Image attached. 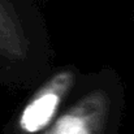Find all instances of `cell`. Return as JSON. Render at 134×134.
<instances>
[{
  "label": "cell",
  "mask_w": 134,
  "mask_h": 134,
  "mask_svg": "<svg viewBox=\"0 0 134 134\" xmlns=\"http://www.w3.org/2000/svg\"><path fill=\"white\" fill-rule=\"evenodd\" d=\"M49 61V38L35 1L0 0V85L41 82Z\"/></svg>",
  "instance_id": "1"
},
{
  "label": "cell",
  "mask_w": 134,
  "mask_h": 134,
  "mask_svg": "<svg viewBox=\"0 0 134 134\" xmlns=\"http://www.w3.org/2000/svg\"><path fill=\"white\" fill-rule=\"evenodd\" d=\"M124 86L112 69L82 74L70 98L41 134H107L122 108Z\"/></svg>",
  "instance_id": "2"
},
{
  "label": "cell",
  "mask_w": 134,
  "mask_h": 134,
  "mask_svg": "<svg viewBox=\"0 0 134 134\" xmlns=\"http://www.w3.org/2000/svg\"><path fill=\"white\" fill-rule=\"evenodd\" d=\"M80 77L81 73L73 65L49 73L21 108L16 119V129L21 134H38L46 130L70 98Z\"/></svg>",
  "instance_id": "3"
}]
</instances>
